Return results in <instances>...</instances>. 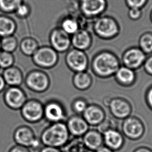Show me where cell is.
Masks as SVG:
<instances>
[{
  "mask_svg": "<svg viewBox=\"0 0 152 152\" xmlns=\"http://www.w3.org/2000/svg\"><path fill=\"white\" fill-rule=\"evenodd\" d=\"M121 66V61L117 56L106 50L97 53L92 62V71L95 75L102 78L114 76Z\"/></svg>",
  "mask_w": 152,
  "mask_h": 152,
  "instance_id": "1",
  "label": "cell"
},
{
  "mask_svg": "<svg viewBox=\"0 0 152 152\" xmlns=\"http://www.w3.org/2000/svg\"><path fill=\"white\" fill-rule=\"evenodd\" d=\"M70 135L65 121L50 124L41 134L40 140L43 146L63 148L70 141Z\"/></svg>",
  "mask_w": 152,
  "mask_h": 152,
  "instance_id": "2",
  "label": "cell"
},
{
  "mask_svg": "<svg viewBox=\"0 0 152 152\" xmlns=\"http://www.w3.org/2000/svg\"><path fill=\"white\" fill-rule=\"evenodd\" d=\"M95 34L104 40H110L120 33V27L116 19L108 16H99L93 24Z\"/></svg>",
  "mask_w": 152,
  "mask_h": 152,
  "instance_id": "3",
  "label": "cell"
},
{
  "mask_svg": "<svg viewBox=\"0 0 152 152\" xmlns=\"http://www.w3.org/2000/svg\"><path fill=\"white\" fill-rule=\"evenodd\" d=\"M13 139L17 145L28 148L30 151L39 152L43 146L40 138L36 137L34 130L28 126L17 127L13 134Z\"/></svg>",
  "mask_w": 152,
  "mask_h": 152,
  "instance_id": "4",
  "label": "cell"
},
{
  "mask_svg": "<svg viewBox=\"0 0 152 152\" xmlns=\"http://www.w3.org/2000/svg\"><path fill=\"white\" fill-rule=\"evenodd\" d=\"M23 118L30 124L39 123L44 118V104L37 99H28L20 110Z\"/></svg>",
  "mask_w": 152,
  "mask_h": 152,
  "instance_id": "5",
  "label": "cell"
},
{
  "mask_svg": "<svg viewBox=\"0 0 152 152\" xmlns=\"http://www.w3.org/2000/svg\"><path fill=\"white\" fill-rule=\"evenodd\" d=\"M25 83L28 89L38 93H44L48 91L51 83L48 75L39 70H34L28 74Z\"/></svg>",
  "mask_w": 152,
  "mask_h": 152,
  "instance_id": "6",
  "label": "cell"
},
{
  "mask_svg": "<svg viewBox=\"0 0 152 152\" xmlns=\"http://www.w3.org/2000/svg\"><path fill=\"white\" fill-rule=\"evenodd\" d=\"M3 100L11 110H20L28 100L27 95L20 87H9L4 90Z\"/></svg>",
  "mask_w": 152,
  "mask_h": 152,
  "instance_id": "7",
  "label": "cell"
},
{
  "mask_svg": "<svg viewBox=\"0 0 152 152\" xmlns=\"http://www.w3.org/2000/svg\"><path fill=\"white\" fill-rule=\"evenodd\" d=\"M66 116L65 108L60 102L51 99L44 104V118L49 123L65 121Z\"/></svg>",
  "mask_w": 152,
  "mask_h": 152,
  "instance_id": "8",
  "label": "cell"
},
{
  "mask_svg": "<svg viewBox=\"0 0 152 152\" xmlns=\"http://www.w3.org/2000/svg\"><path fill=\"white\" fill-rule=\"evenodd\" d=\"M123 134L132 140L141 138L145 132L143 123L140 119L134 116H129L123 121L121 126Z\"/></svg>",
  "mask_w": 152,
  "mask_h": 152,
  "instance_id": "9",
  "label": "cell"
},
{
  "mask_svg": "<svg viewBox=\"0 0 152 152\" xmlns=\"http://www.w3.org/2000/svg\"><path fill=\"white\" fill-rule=\"evenodd\" d=\"M146 57L139 47H131L123 53L121 61L123 65L135 70L143 65Z\"/></svg>",
  "mask_w": 152,
  "mask_h": 152,
  "instance_id": "10",
  "label": "cell"
},
{
  "mask_svg": "<svg viewBox=\"0 0 152 152\" xmlns=\"http://www.w3.org/2000/svg\"><path fill=\"white\" fill-rule=\"evenodd\" d=\"M33 59L36 65L44 68L53 67L57 63L58 56L54 49L49 47H43L37 49L33 54Z\"/></svg>",
  "mask_w": 152,
  "mask_h": 152,
  "instance_id": "11",
  "label": "cell"
},
{
  "mask_svg": "<svg viewBox=\"0 0 152 152\" xmlns=\"http://www.w3.org/2000/svg\"><path fill=\"white\" fill-rule=\"evenodd\" d=\"M66 63L70 69L75 72L86 71L89 65L88 57L84 51L73 49L66 56Z\"/></svg>",
  "mask_w": 152,
  "mask_h": 152,
  "instance_id": "12",
  "label": "cell"
},
{
  "mask_svg": "<svg viewBox=\"0 0 152 152\" xmlns=\"http://www.w3.org/2000/svg\"><path fill=\"white\" fill-rule=\"evenodd\" d=\"M108 108L112 115L115 118L124 120L130 116L132 106L129 102L121 97H116L110 100L108 103Z\"/></svg>",
  "mask_w": 152,
  "mask_h": 152,
  "instance_id": "13",
  "label": "cell"
},
{
  "mask_svg": "<svg viewBox=\"0 0 152 152\" xmlns=\"http://www.w3.org/2000/svg\"><path fill=\"white\" fill-rule=\"evenodd\" d=\"M65 123L70 136L76 138L83 137L89 130V124L80 115L69 117Z\"/></svg>",
  "mask_w": 152,
  "mask_h": 152,
  "instance_id": "14",
  "label": "cell"
},
{
  "mask_svg": "<svg viewBox=\"0 0 152 152\" xmlns=\"http://www.w3.org/2000/svg\"><path fill=\"white\" fill-rule=\"evenodd\" d=\"M107 7L106 0H81V11L90 18L99 17L105 12Z\"/></svg>",
  "mask_w": 152,
  "mask_h": 152,
  "instance_id": "15",
  "label": "cell"
},
{
  "mask_svg": "<svg viewBox=\"0 0 152 152\" xmlns=\"http://www.w3.org/2000/svg\"><path fill=\"white\" fill-rule=\"evenodd\" d=\"M89 126H97L106 118L105 111L96 104H90L81 115Z\"/></svg>",
  "mask_w": 152,
  "mask_h": 152,
  "instance_id": "16",
  "label": "cell"
},
{
  "mask_svg": "<svg viewBox=\"0 0 152 152\" xmlns=\"http://www.w3.org/2000/svg\"><path fill=\"white\" fill-rule=\"evenodd\" d=\"M50 40L53 49L59 52L66 51L71 43L69 34L61 29L54 30L51 33Z\"/></svg>",
  "mask_w": 152,
  "mask_h": 152,
  "instance_id": "17",
  "label": "cell"
},
{
  "mask_svg": "<svg viewBox=\"0 0 152 152\" xmlns=\"http://www.w3.org/2000/svg\"><path fill=\"white\" fill-rule=\"evenodd\" d=\"M104 144L113 151L121 150L124 144L123 134L116 129L108 130L103 134Z\"/></svg>",
  "mask_w": 152,
  "mask_h": 152,
  "instance_id": "18",
  "label": "cell"
},
{
  "mask_svg": "<svg viewBox=\"0 0 152 152\" xmlns=\"http://www.w3.org/2000/svg\"><path fill=\"white\" fill-rule=\"evenodd\" d=\"M85 146L91 151H95L104 145L103 134L95 129H89L82 137Z\"/></svg>",
  "mask_w": 152,
  "mask_h": 152,
  "instance_id": "19",
  "label": "cell"
},
{
  "mask_svg": "<svg viewBox=\"0 0 152 152\" xmlns=\"http://www.w3.org/2000/svg\"><path fill=\"white\" fill-rule=\"evenodd\" d=\"M92 39L91 34L86 30L79 29L73 34L71 43L75 49L85 51L91 47Z\"/></svg>",
  "mask_w": 152,
  "mask_h": 152,
  "instance_id": "20",
  "label": "cell"
},
{
  "mask_svg": "<svg viewBox=\"0 0 152 152\" xmlns=\"http://www.w3.org/2000/svg\"><path fill=\"white\" fill-rule=\"evenodd\" d=\"M114 76L117 82L124 87L133 85L136 80L135 70L124 65L121 66Z\"/></svg>",
  "mask_w": 152,
  "mask_h": 152,
  "instance_id": "21",
  "label": "cell"
},
{
  "mask_svg": "<svg viewBox=\"0 0 152 152\" xmlns=\"http://www.w3.org/2000/svg\"><path fill=\"white\" fill-rule=\"evenodd\" d=\"M9 87H20L23 81V75L18 68L11 66L5 69L2 75Z\"/></svg>",
  "mask_w": 152,
  "mask_h": 152,
  "instance_id": "22",
  "label": "cell"
},
{
  "mask_svg": "<svg viewBox=\"0 0 152 152\" xmlns=\"http://www.w3.org/2000/svg\"><path fill=\"white\" fill-rule=\"evenodd\" d=\"M91 75L86 71L76 72L72 78V83L76 89L79 91H86L92 85Z\"/></svg>",
  "mask_w": 152,
  "mask_h": 152,
  "instance_id": "23",
  "label": "cell"
},
{
  "mask_svg": "<svg viewBox=\"0 0 152 152\" xmlns=\"http://www.w3.org/2000/svg\"><path fill=\"white\" fill-rule=\"evenodd\" d=\"M16 29L15 23L12 19L0 16V36L5 37L12 36Z\"/></svg>",
  "mask_w": 152,
  "mask_h": 152,
  "instance_id": "24",
  "label": "cell"
},
{
  "mask_svg": "<svg viewBox=\"0 0 152 152\" xmlns=\"http://www.w3.org/2000/svg\"><path fill=\"white\" fill-rule=\"evenodd\" d=\"M139 48L146 55L152 54V32H146L140 36Z\"/></svg>",
  "mask_w": 152,
  "mask_h": 152,
  "instance_id": "25",
  "label": "cell"
},
{
  "mask_svg": "<svg viewBox=\"0 0 152 152\" xmlns=\"http://www.w3.org/2000/svg\"><path fill=\"white\" fill-rule=\"evenodd\" d=\"M22 52L26 55H33L38 48V43L33 39L27 38L21 42Z\"/></svg>",
  "mask_w": 152,
  "mask_h": 152,
  "instance_id": "26",
  "label": "cell"
},
{
  "mask_svg": "<svg viewBox=\"0 0 152 152\" xmlns=\"http://www.w3.org/2000/svg\"><path fill=\"white\" fill-rule=\"evenodd\" d=\"M17 46V41L16 39L13 36L5 37L1 41V47L3 51L12 53L15 51Z\"/></svg>",
  "mask_w": 152,
  "mask_h": 152,
  "instance_id": "27",
  "label": "cell"
},
{
  "mask_svg": "<svg viewBox=\"0 0 152 152\" xmlns=\"http://www.w3.org/2000/svg\"><path fill=\"white\" fill-rule=\"evenodd\" d=\"M61 29L68 34H74L79 30V24L76 20L72 18L66 19L61 24Z\"/></svg>",
  "mask_w": 152,
  "mask_h": 152,
  "instance_id": "28",
  "label": "cell"
},
{
  "mask_svg": "<svg viewBox=\"0 0 152 152\" xmlns=\"http://www.w3.org/2000/svg\"><path fill=\"white\" fill-rule=\"evenodd\" d=\"M22 3V0H0V9L6 12L16 11Z\"/></svg>",
  "mask_w": 152,
  "mask_h": 152,
  "instance_id": "29",
  "label": "cell"
},
{
  "mask_svg": "<svg viewBox=\"0 0 152 152\" xmlns=\"http://www.w3.org/2000/svg\"><path fill=\"white\" fill-rule=\"evenodd\" d=\"M89 104L83 98H77L74 99L72 104V110L77 115H82Z\"/></svg>",
  "mask_w": 152,
  "mask_h": 152,
  "instance_id": "30",
  "label": "cell"
},
{
  "mask_svg": "<svg viewBox=\"0 0 152 152\" xmlns=\"http://www.w3.org/2000/svg\"><path fill=\"white\" fill-rule=\"evenodd\" d=\"M14 63V57L11 53L3 51L0 52V67L4 69L10 67Z\"/></svg>",
  "mask_w": 152,
  "mask_h": 152,
  "instance_id": "31",
  "label": "cell"
},
{
  "mask_svg": "<svg viewBox=\"0 0 152 152\" xmlns=\"http://www.w3.org/2000/svg\"><path fill=\"white\" fill-rule=\"evenodd\" d=\"M116 129L114 125V122L110 119L105 118L102 123L97 126V130L103 134L108 130Z\"/></svg>",
  "mask_w": 152,
  "mask_h": 152,
  "instance_id": "32",
  "label": "cell"
},
{
  "mask_svg": "<svg viewBox=\"0 0 152 152\" xmlns=\"http://www.w3.org/2000/svg\"><path fill=\"white\" fill-rule=\"evenodd\" d=\"M127 7L130 8L142 9L148 2V0H125Z\"/></svg>",
  "mask_w": 152,
  "mask_h": 152,
  "instance_id": "33",
  "label": "cell"
},
{
  "mask_svg": "<svg viewBox=\"0 0 152 152\" xmlns=\"http://www.w3.org/2000/svg\"><path fill=\"white\" fill-rule=\"evenodd\" d=\"M142 15V9L130 8L128 11L129 18L132 20H137L141 18Z\"/></svg>",
  "mask_w": 152,
  "mask_h": 152,
  "instance_id": "34",
  "label": "cell"
},
{
  "mask_svg": "<svg viewBox=\"0 0 152 152\" xmlns=\"http://www.w3.org/2000/svg\"><path fill=\"white\" fill-rule=\"evenodd\" d=\"M17 15L20 17H25L28 15L29 12V9L27 5L21 3L16 10Z\"/></svg>",
  "mask_w": 152,
  "mask_h": 152,
  "instance_id": "35",
  "label": "cell"
},
{
  "mask_svg": "<svg viewBox=\"0 0 152 152\" xmlns=\"http://www.w3.org/2000/svg\"><path fill=\"white\" fill-rule=\"evenodd\" d=\"M143 66L145 72L148 75L152 76V55L146 57Z\"/></svg>",
  "mask_w": 152,
  "mask_h": 152,
  "instance_id": "36",
  "label": "cell"
},
{
  "mask_svg": "<svg viewBox=\"0 0 152 152\" xmlns=\"http://www.w3.org/2000/svg\"><path fill=\"white\" fill-rule=\"evenodd\" d=\"M9 152H31L29 149L23 146L16 144L13 146L11 149L9 150Z\"/></svg>",
  "mask_w": 152,
  "mask_h": 152,
  "instance_id": "37",
  "label": "cell"
},
{
  "mask_svg": "<svg viewBox=\"0 0 152 152\" xmlns=\"http://www.w3.org/2000/svg\"><path fill=\"white\" fill-rule=\"evenodd\" d=\"M146 101L149 107L152 110V86L150 87L146 92Z\"/></svg>",
  "mask_w": 152,
  "mask_h": 152,
  "instance_id": "38",
  "label": "cell"
},
{
  "mask_svg": "<svg viewBox=\"0 0 152 152\" xmlns=\"http://www.w3.org/2000/svg\"><path fill=\"white\" fill-rule=\"evenodd\" d=\"M39 152H63L59 148L43 146Z\"/></svg>",
  "mask_w": 152,
  "mask_h": 152,
  "instance_id": "39",
  "label": "cell"
},
{
  "mask_svg": "<svg viewBox=\"0 0 152 152\" xmlns=\"http://www.w3.org/2000/svg\"><path fill=\"white\" fill-rule=\"evenodd\" d=\"M6 86V83L5 82L2 75H0V93L4 91Z\"/></svg>",
  "mask_w": 152,
  "mask_h": 152,
  "instance_id": "40",
  "label": "cell"
},
{
  "mask_svg": "<svg viewBox=\"0 0 152 152\" xmlns=\"http://www.w3.org/2000/svg\"><path fill=\"white\" fill-rule=\"evenodd\" d=\"M95 152H114V151L110 149V148H108L106 146L103 145L96 151H95Z\"/></svg>",
  "mask_w": 152,
  "mask_h": 152,
  "instance_id": "41",
  "label": "cell"
},
{
  "mask_svg": "<svg viewBox=\"0 0 152 152\" xmlns=\"http://www.w3.org/2000/svg\"><path fill=\"white\" fill-rule=\"evenodd\" d=\"M133 152H152V150L147 147H140L134 150Z\"/></svg>",
  "mask_w": 152,
  "mask_h": 152,
  "instance_id": "42",
  "label": "cell"
},
{
  "mask_svg": "<svg viewBox=\"0 0 152 152\" xmlns=\"http://www.w3.org/2000/svg\"><path fill=\"white\" fill-rule=\"evenodd\" d=\"M150 18H151V21L152 22V11H151V14H150Z\"/></svg>",
  "mask_w": 152,
  "mask_h": 152,
  "instance_id": "43",
  "label": "cell"
},
{
  "mask_svg": "<svg viewBox=\"0 0 152 152\" xmlns=\"http://www.w3.org/2000/svg\"><path fill=\"white\" fill-rule=\"evenodd\" d=\"M1 48V40H0V49Z\"/></svg>",
  "mask_w": 152,
  "mask_h": 152,
  "instance_id": "44",
  "label": "cell"
}]
</instances>
